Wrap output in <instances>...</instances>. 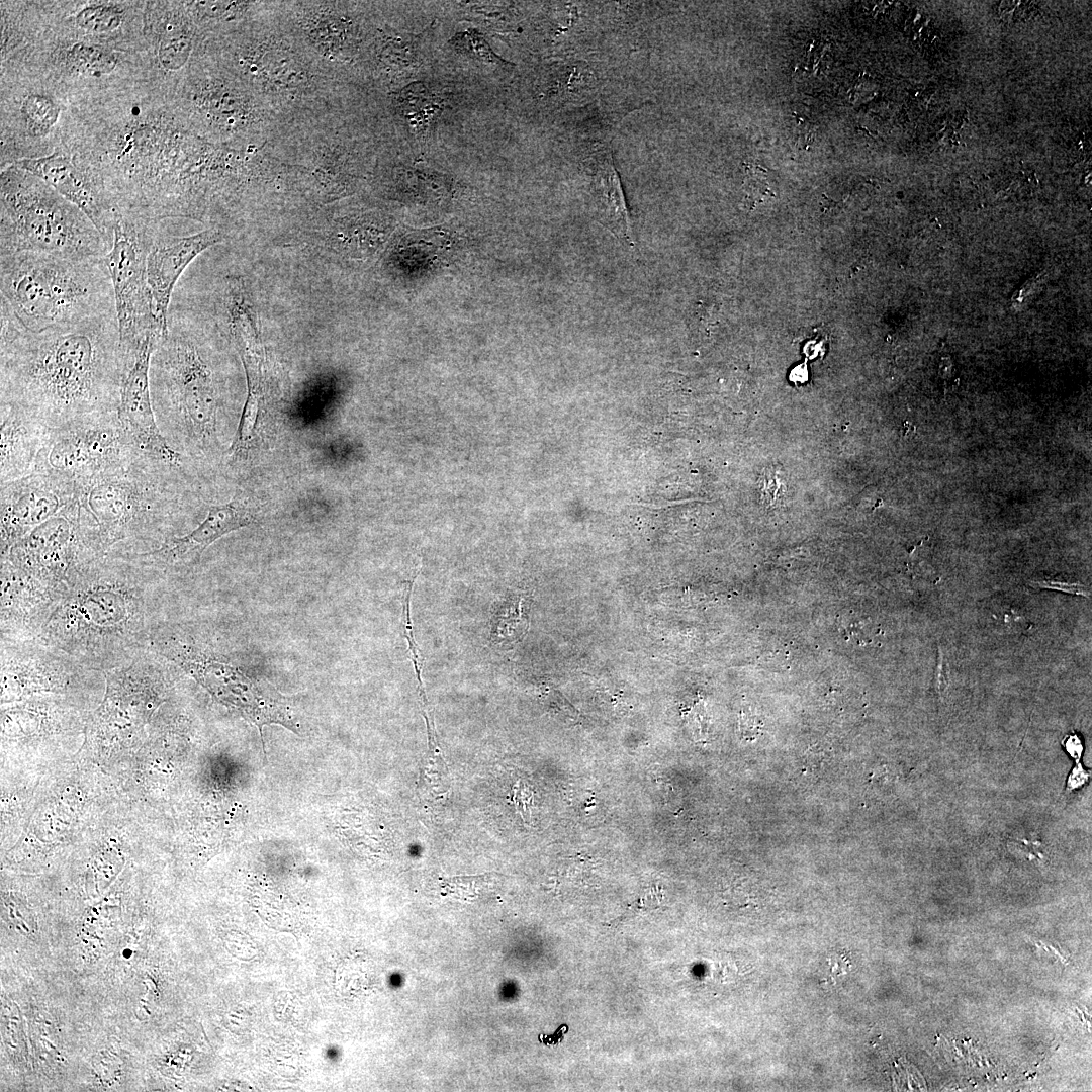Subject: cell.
<instances>
[{
    "label": "cell",
    "mask_w": 1092,
    "mask_h": 1092,
    "mask_svg": "<svg viewBox=\"0 0 1092 1092\" xmlns=\"http://www.w3.org/2000/svg\"><path fill=\"white\" fill-rule=\"evenodd\" d=\"M0 307V401L49 429L118 411L124 356L115 310L33 332Z\"/></svg>",
    "instance_id": "1"
},
{
    "label": "cell",
    "mask_w": 1092,
    "mask_h": 1092,
    "mask_svg": "<svg viewBox=\"0 0 1092 1092\" xmlns=\"http://www.w3.org/2000/svg\"><path fill=\"white\" fill-rule=\"evenodd\" d=\"M167 580L135 554H103L68 585L36 638L90 670L127 664L149 651L165 619Z\"/></svg>",
    "instance_id": "2"
},
{
    "label": "cell",
    "mask_w": 1092,
    "mask_h": 1092,
    "mask_svg": "<svg viewBox=\"0 0 1092 1092\" xmlns=\"http://www.w3.org/2000/svg\"><path fill=\"white\" fill-rule=\"evenodd\" d=\"M198 48L242 80L282 124L349 104L351 88L327 70L280 15L277 1L245 22L201 35Z\"/></svg>",
    "instance_id": "3"
},
{
    "label": "cell",
    "mask_w": 1092,
    "mask_h": 1092,
    "mask_svg": "<svg viewBox=\"0 0 1092 1092\" xmlns=\"http://www.w3.org/2000/svg\"><path fill=\"white\" fill-rule=\"evenodd\" d=\"M183 467L141 454L126 469L83 488L105 553L141 554L178 536Z\"/></svg>",
    "instance_id": "4"
},
{
    "label": "cell",
    "mask_w": 1092,
    "mask_h": 1092,
    "mask_svg": "<svg viewBox=\"0 0 1092 1092\" xmlns=\"http://www.w3.org/2000/svg\"><path fill=\"white\" fill-rule=\"evenodd\" d=\"M1 302L33 332L115 310L104 258L67 259L19 252L0 255Z\"/></svg>",
    "instance_id": "5"
},
{
    "label": "cell",
    "mask_w": 1092,
    "mask_h": 1092,
    "mask_svg": "<svg viewBox=\"0 0 1092 1092\" xmlns=\"http://www.w3.org/2000/svg\"><path fill=\"white\" fill-rule=\"evenodd\" d=\"M201 335L168 315V333L157 341L150 360L149 379L159 429L168 441L173 434L206 453L216 442L220 383Z\"/></svg>",
    "instance_id": "6"
},
{
    "label": "cell",
    "mask_w": 1092,
    "mask_h": 1092,
    "mask_svg": "<svg viewBox=\"0 0 1092 1092\" xmlns=\"http://www.w3.org/2000/svg\"><path fill=\"white\" fill-rule=\"evenodd\" d=\"M0 196V255L31 252L80 260L104 258L110 250L82 210L21 168H1Z\"/></svg>",
    "instance_id": "7"
},
{
    "label": "cell",
    "mask_w": 1092,
    "mask_h": 1092,
    "mask_svg": "<svg viewBox=\"0 0 1092 1092\" xmlns=\"http://www.w3.org/2000/svg\"><path fill=\"white\" fill-rule=\"evenodd\" d=\"M169 91L190 128L212 144L265 143L282 126L242 80L198 47Z\"/></svg>",
    "instance_id": "8"
},
{
    "label": "cell",
    "mask_w": 1092,
    "mask_h": 1092,
    "mask_svg": "<svg viewBox=\"0 0 1092 1092\" xmlns=\"http://www.w3.org/2000/svg\"><path fill=\"white\" fill-rule=\"evenodd\" d=\"M149 651L163 657L204 688L215 700L237 710L258 727L277 724L298 733L288 701L266 682L248 676L193 628L164 619L154 630Z\"/></svg>",
    "instance_id": "9"
},
{
    "label": "cell",
    "mask_w": 1092,
    "mask_h": 1092,
    "mask_svg": "<svg viewBox=\"0 0 1092 1092\" xmlns=\"http://www.w3.org/2000/svg\"><path fill=\"white\" fill-rule=\"evenodd\" d=\"M349 105L282 125L271 145L283 177L296 179L323 201L347 194L362 176L372 151L356 134Z\"/></svg>",
    "instance_id": "10"
},
{
    "label": "cell",
    "mask_w": 1092,
    "mask_h": 1092,
    "mask_svg": "<svg viewBox=\"0 0 1092 1092\" xmlns=\"http://www.w3.org/2000/svg\"><path fill=\"white\" fill-rule=\"evenodd\" d=\"M70 100L54 82L1 69V167L61 149Z\"/></svg>",
    "instance_id": "11"
},
{
    "label": "cell",
    "mask_w": 1092,
    "mask_h": 1092,
    "mask_svg": "<svg viewBox=\"0 0 1092 1092\" xmlns=\"http://www.w3.org/2000/svg\"><path fill=\"white\" fill-rule=\"evenodd\" d=\"M143 453L116 412L51 429L34 472L66 479L82 490L126 469Z\"/></svg>",
    "instance_id": "12"
},
{
    "label": "cell",
    "mask_w": 1092,
    "mask_h": 1092,
    "mask_svg": "<svg viewBox=\"0 0 1092 1092\" xmlns=\"http://www.w3.org/2000/svg\"><path fill=\"white\" fill-rule=\"evenodd\" d=\"M160 220L117 210L112 245L104 261L110 274L123 355L161 334L152 308L147 260Z\"/></svg>",
    "instance_id": "13"
},
{
    "label": "cell",
    "mask_w": 1092,
    "mask_h": 1092,
    "mask_svg": "<svg viewBox=\"0 0 1092 1092\" xmlns=\"http://www.w3.org/2000/svg\"><path fill=\"white\" fill-rule=\"evenodd\" d=\"M103 554L96 524L78 499L28 532L1 558L64 593L86 565Z\"/></svg>",
    "instance_id": "14"
},
{
    "label": "cell",
    "mask_w": 1092,
    "mask_h": 1092,
    "mask_svg": "<svg viewBox=\"0 0 1092 1092\" xmlns=\"http://www.w3.org/2000/svg\"><path fill=\"white\" fill-rule=\"evenodd\" d=\"M277 8L310 54L337 78L355 86L372 21L363 3L277 1Z\"/></svg>",
    "instance_id": "15"
},
{
    "label": "cell",
    "mask_w": 1092,
    "mask_h": 1092,
    "mask_svg": "<svg viewBox=\"0 0 1092 1092\" xmlns=\"http://www.w3.org/2000/svg\"><path fill=\"white\" fill-rule=\"evenodd\" d=\"M145 7L140 1L28 2L31 20L49 33L141 52L149 51Z\"/></svg>",
    "instance_id": "16"
},
{
    "label": "cell",
    "mask_w": 1092,
    "mask_h": 1092,
    "mask_svg": "<svg viewBox=\"0 0 1092 1092\" xmlns=\"http://www.w3.org/2000/svg\"><path fill=\"white\" fill-rule=\"evenodd\" d=\"M0 646L3 701L64 696L102 674L37 638L0 640Z\"/></svg>",
    "instance_id": "17"
},
{
    "label": "cell",
    "mask_w": 1092,
    "mask_h": 1092,
    "mask_svg": "<svg viewBox=\"0 0 1092 1092\" xmlns=\"http://www.w3.org/2000/svg\"><path fill=\"white\" fill-rule=\"evenodd\" d=\"M81 489L58 476L33 472L1 483L0 554L79 499Z\"/></svg>",
    "instance_id": "18"
},
{
    "label": "cell",
    "mask_w": 1092,
    "mask_h": 1092,
    "mask_svg": "<svg viewBox=\"0 0 1092 1092\" xmlns=\"http://www.w3.org/2000/svg\"><path fill=\"white\" fill-rule=\"evenodd\" d=\"M157 340L149 338L124 356L118 418L140 449L160 460L183 467L184 456L163 436L155 417L149 369Z\"/></svg>",
    "instance_id": "19"
},
{
    "label": "cell",
    "mask_w": 1092,
    "mask_h": 1092,
    "mask_svg": "<svg viewBox=\"0 0 1092 1092\" xmlns=\"http://www.w3.org/2000/svg\"><path fill=\"white\" fill-rule=\"evenodd\" d=\"M221 306L225 310L230 332L241 356L247 377V398L238 430L228 451L230 462L244 458L255 434L263 392L264 350L252 313L235 283H229L220 291Z\"/></svg>",
    "instance_id": "20"
},
{
    "label": "cell",
    "mask_w": 1092,
    "mask_h": 1092,
    "mask_svg": "<svg viewBox=\"0 0 1092 1092\" xmlns=\"http://www.w3.org/2000/svg\"><path fill=\"white\" fill-rule=\"evenodd\" d=\"M11 165L39 177L82 210L111 248L117 209L103 184L89 169L62 150Z\"/></svg>",
    "instance_id": "21"
},
{
    "label": "cell",
    "mask_w": 1092,
    "mask_h": 1092,
    "mask_svg": "<svg viewBox=\"0 0 1092 1092\" xmlns=\"http://www.w3.org/2000/svg\"><path fill=\"white\" fill-rule=\"evenodd\" d=\"M224 238L222 230L215 226L188 236L167 235L158 226L148 253L147 273L153 315L162 337L168 333L169 307L180 277L197 256Z\"/></svg>",
    "instance_id": "22"
},
{
    "label": "cell",
    "mask_w": 1092,
    "mask_h": 1092,
    "mask_svg": "<svg viewBox=\"0 0 1092 1092\" xmlns=\"http://www.w3.org/2000/svg\"><path fill=\"white\" fill-rule=\"evenodd\" d=\"M144 24L153 72L171 86L190 64L198 28L183 1L146 2Z\"/></svg>",
    "instance_id": "23"
},
{
    "label": "cell",
    "mask_w": 1092,
    "mask_h": 1092,
    "mask_svg": "<svg viewBox=\"0 0 1092 1092\" xmlns=\"http://www.w3.org/2000/svg\"><path fill=\"white\" fill-rule=\"evenodd\" d=\"M0 564V639L36 638L63 593L15 566L6 558H1Z\"/></svg>",
    "instance_id": "24"
},
{
    "label": "cell",
    "mask_w": 1092,
    "mask_h": 1092,
    "mask_svg": "<svg viewBox=\"0 0 1092 1092\" xmlns=\"http://www.w3.org/2000/svg\"><path fill=\"white\" fill-rule=\"evenodd\" d=\"M255 522L252 507L245 498L235 496L225 504L209 506L205 519L188 534L173 537L153 551L135 555L170 578L196 565L213 542Z\"/></svg>",
    "instance_id": "25"
},
{
    "label": "cell",
    "mask_w": 1092,
    "mask_h": 1092,
    "mask_svg": "<svg viewBox=\"0 0 1092 1092\" xmlns=\"http://www.w3.org/2000/svg\"><path fill=\"white\" fill-rule=\"evenodd\" d=\"M0 428L1 483L33 473L51 429L25 410L3 401Z\"/></svg>",
    "instance_id": "26"
},
{
    "label": "cell",
    "mask_w": 1092,
    "mask_h": 1092,
    "mask_svg": "<svg viewBox=\"0 0 1092 1092\" xmlns=\"http://www.w3.org/2000/svg\"><path fill=\"white\" fill-rule=\"evenodd\" d=\"M590 196L598 220L622 242L632 246L634 238L619 176L611 154L596 152L589 159Z\"/></svg>",
    "instance_id": "27"
},
{
    "label": "cell",
    "mask_w": 1092,
    "mask_h": 1092,
    "mask_svg": "<svg viewBox=\"0 0 1092 1092\" xmlns=\"http://www.w3.org/2000/svg\"><path fill=\"white\" fill-rule=\"evenodd\" d=\"M388 99L392 115L417 138L433 131L446 107L444 97L423 81L389 91Z\"/></svg>",
    "instance_id": "28"
},
{
    "label": "cell",
    "mask_w": 1092,
    "mask_h": 1092,
    "mask_svg": "<svg viewBox=\"0 0 1092 1092\" xmlns=\"http://www.w3.org/2000/svg\"><path fill=\"white\" fill-rule=\"evenodd\" d=\"M200 34L235 27L255 16L265 1H183Z\"/></svg>",
    "instance_id": "29"
},
{
    "label": "cell",
    "mask_w": 1092,
    "mask_h": 1092,
    "mask_svg": "<svg viewBox=\"0 0 1092 1092\" xmlns=\"http://www.w3.org/2000/svg\"><path fill=\"white\" fill-rule=\"evenodd\" d=\"M393 187L413 198H437L445 195L450 179L444 173L423 164L395 163L390 168Z\"/></svg>",
    "instance_id": "30"
},
{
    "label": "cell",
    "mask_w": 1092,
    "mask_h": 1092,
    "mask_svg": "<svg viewBox=\"0 0 1092 1092\" xmlns=\"http://www.w3.org/2000/svg\"><path fill=\"white\" fill-rule=\"evenodd\" d=\"M580 66L566 62H556L546 67L537 81V91L540 99L554 104L564 103L575 98V95L584 82L581 77L584 73Z\"/></svg>",
    "instance_id": "31"
},
{
    "label": "cell",
    "mask_w": 1092,
    "mask_h": 1092,
    "mask_svg": "<svg viewBox=\"0 0 1092 1092\" xmlns=\"http://www.w3.org/2000/svg\"><path fill=\"white\" fill-rule=\"evenodd\" d=\"M428 753L419 778L420 796L428 801L444 800L450 792L447 767L436 737L433 722H427Z\"/></svg>",
    "instance_id": "32"
},
{
    "label": "cell",
    "mask_w": 1092,
    "mask_h": 1092,
    "mask_svg": "<svg viewBox=\"0 0 1092 1092\" xmlns=\"http://www.w3.org/2000/svg\"><path fill=\"white\" fill-rule=\"evenodd\" d=\"M524 602L522 595L511 594L495 607L491 617V641L494 644L507 646L523 637L527 628Z\"/></svg>",
    "instance_id": "33"
},
{
    "label": "cell",
    "mask_w": 1092,
    "mask_h": 1092,
    "mask_svg": "<svg viewBox=\"0 0 1092 1092\" xmlns=\"http://www.w3.org/2000/svg\"><path fill=\"white\" fill-rule=\"evenodd\" d=\"M449 47L458 56L477 64L508 71L513 64L490 47L485 35L476 28L457 31L448 41Z\"/></svg>",
    "instance_id": "34"
},
{
    "label": "cell",
    "mask_w": 1092,
    "mask_h": 1092,
    "mask_svg": "<svg viewBox=\"0 0 1092 1092\" xmlns=\"http://www.w3.org/2000/svg\"><path fill=\"white\" fill-rule=\"evenodd\" d=\"M463 11L482 23L502 24L511 22L514 6L508 2H459Z\"/></svg>",
    "instance_id": "35"
},
{
    "label": "cell",
    "mask_w": 1092,
    "mask_h": 1092,
    "mask_svg": "<svg viewBox=\"0 0 1092 1092\" xmlns=\"http://www.w3.org/2000/svg\"><path fill=\"white\" fill-rule=\"evenodd\" d=\"M744 192L748 204L753 207L762 202L765 197L775 196L768 182L766 171L753 164L744 167Z\"/></svg>",
    "instance_id": "36"
},
{
    "label": "cell",
    "mask_w": 1092,
    "mask_h": 1092,
    "mask_svg": "<svg viewBox=\"0 0 1092 1092\" xmlns=\"http://www.w3.org/2000/svg\"><path fill=\"white\" fill-rule=\"evenodd\" d=\"M1029 584L1037 588H1048L1061 590L1068 594L1080 595L1084 597H1090V593L1087 587L1078 582H1068L1061 580H1030Z\"/></svg>",
    "instance_id": "37"
},
{
    "label": "cell",
    "mask_w": 1092,
    "mask_h": 1092,
    "mask_svg": "<svg viewBox=\"0 0 1092 1092\" xmlns=\"http://www.w3.org/2000/svg\"><path fill=\"white\" fill-rule=\"evenodd\" d=\"M1088 779L1089 774L1082 767L1080 762H1077V764L1073 767L1067 779V791H1073L1082 787L1088 781Z\"/></svg>",
    "instance_id": "38"
},
{
    "label": "cell",
    "mask_w": 1092,
    "mask_h": 1092,
    "mask_svg": "<svg viewBox=\"0 0 1092 1092\" xmlns=\"http://www.w3.org/2000/svg\"><path fill=\"white\" fill-rule=\"evenodd\" d=\"M1063 745L1067 753L1075 759L1076 762H1079L1083 752V744L1080 737L1075 733L1069 734L1063 740Z\"/></svg>",
    "instance_id": "39"
},
{
    "label": "cell",
    "mask_w": 1092,
    "mask_h": 1092,
    "mask_svg": "<svg viewBox=\"0 0 1092 1092\" xmlns=\"http://www.w3.org/2000/svg\"><path fill=\"white\" fill-rule=\"evenodd\" d=\"M936 689L939 692H943L948 685V666L947 662L939 650V660L936 667L935 674Z\"/></svg>",
    "instance_id": "40"
}]
</instances>
